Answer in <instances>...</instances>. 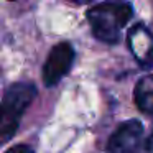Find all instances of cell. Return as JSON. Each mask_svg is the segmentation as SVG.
Here are the masks:
<instances>
[{
  "label": "cell",
  "instance_id": "1",
  "mask_svg": "<svg viewBox=\"0 0 153 153\" xmlns=\"http://www.w3.org/2000/svg\"><path fill=\"white\" fill-rule=\"evenodd\" d=\"M133 7L130 4H97L87 10V20L91 22L92 33L97 40L105 43H115L120 38V30L130 22Z\"/></svg>",
  "mask_w": 153,
  "mask_h": 153
},
{
  "label": "cell",
  "instance_id": "2",
  "mask_svg": "<svg viewBox=\"0 0 153 153\" xmlns=\"http://www.w3.org/2000/svg\"><path fill=\"white\" fill-rule=\"evenodd\" d=\"M36 97V87L31 82H15L7 87L2 100V122H0V140L8 142L15 135L23 112Z\"/></svg>",
  "mask_w": 153,
  "mask_h": 153
},
{
  "label": "cell",
  "instance_id": "3",
  "mask_svg": "<svg viewBox=\"0 0 153 153\" xmlns=\"http://www.w3.org/2000/svg\"><path fill=\"white\" fill-rule=\"evenodd\" d=\"M74 61V50L69 43H59L50 51L48 59L43 66V82L51 87L58 84L63 76L69 73Z\"/></svg>",
  "mask_w": 153,
  "mask_h": 153
},
{
  "label": "cell",
  "instance_id": "4",
  "mask_svg": "<svg viewBox=\"0 0 153 153\" xmlns=\"http://www.w3.org/2000/svg\"><path fill=\"white\" fill-rule=\"evenodd\" d=\"M143 133V125L138 120H127L120 123L107 142L109 153H132L137 150Z\"/></svg>",
  "mask_w": 153,
  "mask_h": 153
},
{
  "label": "cell",
  "instance_id": "5",
  "mask_svg": "<svg viewBox=\"0 0 153 153\" xmlns=\"http://www.w3.org/2000/svg\"><path fill=\"white\" fill-rule=\"evenodd\" d=\"M135 102L140 110L153 115V76L142 77L135 86Z\"/></svg>",
  "mask_w": 153,
  "mask_h": 153
},
{
  "label": "cell",
  "instance_id": "6",
  "mask_svg": "<svg viewBox=\"0 0 153 153\" xmlns=\"http://www.w3.org/2000/svg\"><path fill=\"white\" fill-rule=\"evenodd\" d=\"M5 153H33V150L25 143H18V145H13L12 148H8Z\"/></svg>",
  "mask_w": 153,
  "mask_h": 153
},
{
  "label": "cell",
  "instance_id": "7",
  "mask_svg": "<svg viewBox=\"0 0 153 153\" xmlns=\"http://www.w3.org/2000/svg\"><path fill=\"white\" fill-rule=\"evenodd\" d=\"M145 150L146 152H150V153H153V132L150 133L148 137H146V140H145Z\"/></svg>",
  "mask_w": 153,
  "mask_h": 153
}]
</instances>
